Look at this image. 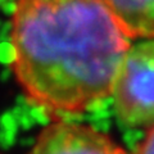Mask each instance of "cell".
I'll use <instances>...</instances> for the list:
<instances>
[{
	"mask_svg": "<svg viewBox=\"0 0 154 154\" xmlns=\"http://www.w3.org/2000/svg\"><path fill=\"white\" fill-rule=\"evenodd\" d=\"M130 40L105 0H18L12 68L38 108L76 116L112 94Z\"/></svg>",
	"mask_w": 154,
	"mask_h": 154,
	"instance_id": "1",
	"label": "cell"
},
{
	"mask_svg": "<svg viewBox=\"0 0 154 154\" xmlns=\"http://www.w3.org/2000/svg\"><path fill=\"white\" fill-rule=\"evenodd\" d=\"M110 95L123 123L154 126V38L128 48Z\"/></svg>",
	"mask_w": 154,
	"mask_h": 154,
	"instance_id": "2",
	"label": "cell"
},
{
	"mask_svg": "<svg viewBox=\"0 0 154 154\" xmlns=\"http://www.w3.org/2000/svg\"><path fill=\"white\" fill-rule=\"evenodd\" d=\"M28 154H126L109 136L85 125L58 121L45 127Z\"/></svg>",
	"mask_w": 154,
	"mask_h": 154,
	"instance_id": "3",
	"label": "cell"
},
{
	"mask_svg": "<svg viewBox=\"0 0 154 154\" xmlns=\"http://www.w3.org/2000/svg\"><path fill=\"white\" fill-rule=\"evenodd\" d=\"M131 38H154V0H105Z\"/></svg>",
	"mask_w": 154,
	"mask_h": 154,
	"instance_id": "4",
	"label": "cell"
},
{
	"mask_svg": "<svg viewBox=\"0 0 154 154\" xmlns=\"http://www.w3.org/2000/svg\"><path fill=\"white\" fill-rule=\"evenodd\" d=\"M131 154H154V126L150 127L148 135L134 149V152Z\"/></svg>",
	"mask_w": 154,
	"mask_h": 154,
	"instance_id": "5",
	"label": "cell"
}]
</instances>
